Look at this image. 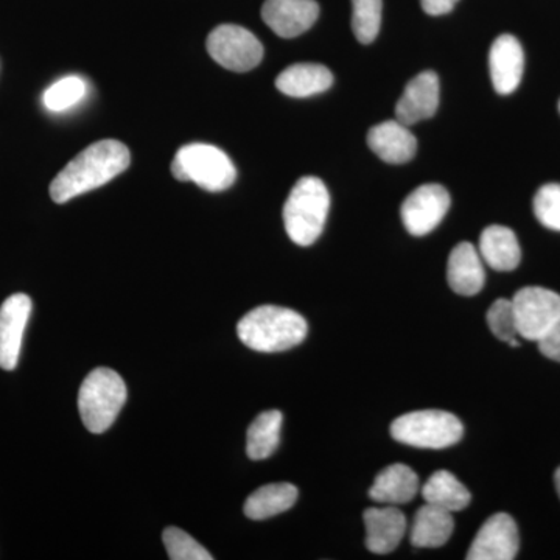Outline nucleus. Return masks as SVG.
Returning a JSON list of instances; mask_svg holds the SVG:
<instances>
[{
  "instance_id": "nucleus-32",
  "label": "nucleus",
  "mask_w": 560,
  "mask_h": 560,
  "mask_svg": "<svg viewBox=\"0 0 560 560\" xmlns=\"http://www.w3.org/2000/svg\"><path fill=\"white\" fill-rule=\"evenodd\" d=\"M555 482H556V489H558L559 499H560V467L558 470H556Z\"/></svg>"
},
{
  "instance_id": "nucleus-14",
  "label": "nucleus",
  "mask_w": 560,
  "mask_h": 560,
  "mask_svg": "<svg viewBox=\"0 0 560 560\" xmlns=\"http://www.w3.org/2000/svg\"><path fill=\"white\" fill-rule=\"evenodd\" d=\"M489 69L493 88L499 94L508 95L517 90L525 70V54L515 36L501 35L493 40Z\"/></svg>"
},
{
  "instance_id": "nucleus-28",
  "label": "nucleus",
  "mask_w": 560,
  "mask_h": 560,
  "mask_svg": "<svg viewBox=\"0 0 560 560\" xmlns=\"http://www.w3.org/2000/svg\"><path fill=\"white\" fill-rule=\"evenodd\" d=\"M534 213L545 228L560 231V184H545L537 190Z\"/></svg>"
},
{
  "instance_id": "nucleus-25",
  "label": "nucleus",
  "mask_w": 560,
  "mask_h": 560,
  "mask_svg": "<svg viewBox=\"0 0 560 560\" xmlns=\"http://www.w3.org/2000/svg\"><path fill=\"white\" fill-rule=\"evenodd\" d=\"M382 0H352V31L361 44L377 39L382 27Z\"/></svg>"
},
{
  "instance_id": "nucleus-15",
  "label": "nucleus",
  "mask_w": 560,
  "mask_h": 560,
  "mask_svg": "<svg viewBox=\"0 0 560 560\" xmlns=\"http://www.w3.org/2000/svg\"><path fill=\"white\" fill-rule=\"evenodd\" d=\"M366 547L374 555H389L399 547L407 533V518L399 508H370L364 511Z\"/></svg>"
},
{
  "instance_id": "nucleus-10",
  "label": "nucleus",
  "mask_w": 560,
  "mask_h": 560,
  "mask_svg": "<svg viewBox=\"0 0 560 560\" xmlns=\"http://www.w3.org/2000/svg\"><path fill=\"white\" fill-rule=\"evenodd\" d=\"M521 537L511 515L495 514L489 518L471 541L467 560H512L517 558Z\"/></svg>"
},
{
  "instance_id": "nucleus-22",
  "label": "nucleus",
  "mask_w": 560,
  "mask_h": 560,
  "mask_svg": "<svg viewBox=\"0 0 560 560\" xmlns=\"http://www.w3.org/2000/svg\"><path fill=\"white\" fill-rule=\"evenodd\" d=\"M300 490L291 482L267 485L250 493L245 503L246 517L253 521H265L282 512L291 510L296 503Z\"/></svg>"
},
{
  "instance_id": "nucleus-12",
  "label": "nucleus",
  "mask_w": 560,
  "mask_h": 560,
  "mask_svg": "<svg viewBox=\"0 0 560 560\" xmlns=\"http://www.w3.org/2000/svg\"><path fill=\"white\" fill-rule=\"evenodd\" d=\"M318 16L315 0H267L261 7L265 24L280 38H296L311 31Z\"/></svg>"
},
{
  "instance_id": "nucleus-7",
  "label": "nucleus",
  "mask_w": 560,
  "mask_h": 560,
  "mask_svg": "<svg viewBox=\"0 0 560 560\" xmlns=\"http://www.w3.org/2000/svg\"><path fill=\"white\" fill-rule=\"evenodd\" d=\"M208 51L213 60L232 72H248L264 58V46L257 36L234 24L219 25L210 32Z\"/></svg>"
},
{
  "instance_id": "nucleus-21",
  "label": "nucleus",
  "mask_w": 560,
  "mask_h": 560,
  "mask_svg": "<svg viewBox=\"0 0 560 560\" xmlns=\"http://www.w3.org/2000/svg\"><path fill=\"white\" fill-rule=\"evenodd\" d=\"M455 521L452 512L423 504L415 515L411 526V544L418 548H440L451 539Z\"/></svg>"
},
{
  "instance_id": "nucleus-4",
  "label": "nucleus",
  "mask_w": 560,
  "mask_h": 560,
  "mask_svg": "<svg viewBox=\"0 0 560 560\" xmlns=\"http://www.w3.org/2000/svg\"><path fill=\"white\" fill-rule=\"evenodd\" d=\"M127 401V385L116 371L97 368L84 378L79 393V410L91 433H105Z\"/></svg>"
},
{
  "instance_id": "nucleus-8",
  "label": "nucleus",
  "mask_w": 560,
  "mask_h": 560,
  "mask_svg": "<svg viewBox=\"0 0 560 560\" xmlns=\"http://www.w3.org/2000/svg\"><path fill=\"white\" fill-rule=\"evenodd\" d=\"M518 337L537 341L560 319V294L541 287H526L515 293Z\"/></svg>"
},
{
  "instance_id": "nucleus-24",
  "label": "nucleus",
  "mask_w": 560,
  "mask_h": 560,
  "mask_svg": "<svg viewBox=\"0 0 560 560\" xmlns=\"http://www.w3.org/2000/svg\"><path fill=\"white\" fill-rule=\"evenodd\" d=\"M283 416L278 410L265 411L254 419L248 429L246 452L250 459L270 458L278 451Z\"/></svg>"
},
{
  "instance_id": "nucleus-31",
  "label": "nucleus",
  "mask_w": 560,
  "mask_h": 560,
  "mask_svg": "<svg viewBox=\"0 0 560 560\" xmlns=\"http://www.w3.org/2000/svg\"><path fill=\"white\" fill-rule=\"evenodd\" d=\"M459 0H420V7L430 16H442L451 13Z\"/></svg>"
},
{
  "instance_id": "nucleus-3",
  "label": "nucleus",
  "mask_w": 560,
  "mask_h": 560,
  "mask_svg": "<svg viewBox=\"0 0 560 560\" xmlns=\"http://www.w3.org/2000/svg\"><path fill=\"white\" fill-rule=\"evenodd\" d=\"M329 209L330 195L323 180L316 176L298 180L283 206V224L291 242L311 246L318 241Z\"/></svg>"
},
{
  "instance_id": "nucleus-26",
  "label": "nucleus",
  "mask_w": 560,
  "mask_h": 560,
  "mask_svg": "<svg viewBox=\"0 0 560 560\" xmlns=\"http://www.w3.org/2000/svg\"><path fill=\"white\" fill-rule=\"evenodd\" d=\"M86 81L75 75L65 77L44 92V106L51 113H61L79 105L86 97Z\"/></svg>"
},
{
  "instance_id": "nucleus-9",
  "label": "nucleus",
  "mask_w": 560,
  "mask_h": 560,
  "mask_svg": "<svg viewBox=\"0 0 560 560\" xmlns=\"http://www.w3.org/2000/svg\"><path fill=\"white\" fill-rule=\"evenodd\" d=\"M451 209V195L441 184H423L408 195L400 209L405 228L416 237L430 234L440 226Z\"/></svg>"
},
{
  "instance_id": "nucleus-13",
  "label": "nucleus",
  "mask_w": 560,
  "mask_h": 560,
  "mask_svg": "<svg viewBox=\"0 0 560 560\" xmlns=\"http://www.w3.org/2000/svg\"><path fill=\"white\" fill-rule=\"evenodd\" d=\"M440 106V79L433 70L420 72L405 88L404 95L396 105V117L401 124L411 127L430 119Z\"/></svg>"
},
{
  "instance_id": "nucleus-5",
  "label": "nucleus",
  "mask_w": 560,
  "mask_h": 560,
  "mask_svg": "<svg viewBox=\"0 0 560 560\" xmlns=\"http://www.w3.org/2000/svg\"><path fill=\"white\" fill-rule=\"evenodd\" d=\"M172 173L176 179L191 180L208 191L230 189L237 178L231 158L209 143H189L179 149L172 162Z\"/></svg>"
},
{
  "instance_id": "nucleus-17",
  "label": "nucleus",
  "mask_w": 560,
  "mask_h": 560,
  "mask_svg": "<svg viewBox=\"0 0 560 560\" xmlns=\"http://www.w3.org/2000/svg\"><path fill=\"white\" fill-rule=\"evenodd\" d=\"M448 285L460 296H474L485 287L486 272L477 248L469 242L453 248L447 264Z\"/></svg>"
},
{
  "instance_id": "nucleus-16",
  "label": "nucleus",
  "mask_w": 560,
  "mask_h": 560,
  "mask_svg": "<svg viewBox=\"0 0 560 560\" xmlns=\"http://www.w3.org/2000/svg\"><path fill=\"white\" fill-rule=\"evenodd\" d=\"M368 145L388 164H405L415 158L418 140L410 127L399 120H386L375 125L368 135Z\"/></svg>"
},
{
  "instance_id": "nucleus-27",
  "label": "nucleus",
  "mask_w": 560,
  "mask_h": 560,
  "mask_svg": "<svg viewBox=\"0 0 560 560\" xmlns=\"http://www.w3.org/2000/svg\"><path fill=\"white\" fill-rule=\"evenodd\" d=\"M165 550L168 552V558L172 560H212L213 556L210 555L205 547H201L194 537L184 533L179 528H167L164 530Z\"/></svg>"
},
{
  "instance_id": "nucleus-2",
  "label": "nucleus",
  "mask_w": 560,
  "mask_h": 560,
  "mask_svg": "<svg viewBox=\"0 0 560 560\" xmlns=\"http://www.w3.org/2000/svg\"><path fill=\"white\" fill-rule=\"evenodd\" d=\"M308 324L300 313L278 305H260L243 316L238 338L256 352L276 353L296 348L307 337Z\"/></svg>"
},
{
  "instance_id": "nucleus-29",
  "label": "nucleus",
  "mask_w": 560,
  "mask_h": 560,
  "mask_svg": "<svg viewBox=\"0 0 560 560\" xmlns=\"http://www.w3.org/2000/svg\"><path fill=\"white\" fill-rule=\"evenodd\" d=\"M486 319H488L490 330L499 340L510 342L518 337L517 318H515L512 301L499 300L493 302Z\"/></svg>"
},
{
  "instance_id": "nucleus-18",
  "label": "nucleus",
  "mask_w": 560,
  "mask_h": 560,
  "mask_svg": "<svg viewBox=\"0 0 560 560\" xmlns=\"http://www.w3.org/2000/svg\"><path fill=\"white\" fill-rule=\"evenodd\" d=\"M334 84V75L326 66L315 62H302L293 65L279 73L276 79V88L282 94L294 98L312 97L323 94Z\"/></svg>"
},
{
  "instance_id": "nucleus-1",
  "label": "nucleus",
  "mask_w": 560,
  "mask_h": 560,
  "mask_svg": "<svg viewBox=\"0 0 560 560\" xmlns=\"http://www.w3.org/2000/svg\"><path fill=\"white\" fill-rule=\"evenodd\" d=\"M130 162V150L119 140H98L73 158L51 180V200L65 205L79 195L98 189L127 171Z\"/></svg>"
},
{
  "instance_id": "nucleus-33",
  "label": "nucleus",
  "mask_w": 560,
  "mask_h": 560,
  "mask_svg": "<svg viewBox=\"0 0 560 560\" xmlns=\"http://www.w3.org/2000/svg\"><path fill=\"white\" fill-rule=\"evenodd\" d=\"M559 109H560V102H559Z\"/></svg>"
},
{
  "instance_id": "nucleus-6",
  "label": "nucleus",
  "mask_w": 560,
  "mask_h": 560,
  "mask_svg": "<svg viewBox=\"0 0 560 560\" xmlns=\"http://www.w3.org/2000/svg\"><path fill=\"white\" fill-rule=\"evenodd\" d=\"M463 434L460 420L441 410L408 412L390 425L394 440L418 448H447L459 442Z\"/></svg>"
},
{
  "instance_id": "nucleus-30",
  "label": "nucleus",
  "mask_w": 560,
  "mask_h": 560,
  "mask_svg": "<svg viewBox=\"0 0 560 560\" xmlns=\"http://www.w3.org/2000/svg\"><path fill=\"white\" fill-rule=\"evenodd\" d=\"M536 342L539 345L540 352L544 353L547 359L560 363V319L547 334L541 335Z\"/></svg>"
},
{
  "instance_id": "nucleus-20",
  "label": "nucleus",
  "mask_w": 560,
  "mask_h": 560,
  "mask_svg": "<svg viewBox=\"0 0 560 560\" xmlns=\"http://www.w3.org/2000/svg\"><path fill=\"white\" fill-rule=\"evenodd\" d=\"M481 259L495 271H512L522 260L517 235L506 226L486 228L480 237Z\"/></svg>"
},
{
  "instance_id": "nucleus-11",
  "label": "nucleus",
  "mask_w": 560,
  "mask_h": 560,
  "mask_svg": "<svg viewBox=\"0 0 560 560\" xmlns=\"http://www.w3.org/2000/svg\"><path fill=\"white\" fill-rule=\"evenodd\" d=\"M32 300L16 293L0 307V368L13 371L20 361L25 327L32 315Z\"/></svg>"
},
{
  "instance_id": "nucleus-23",
  "label": "nucleus",
  "mask_w": 560,
  "mask_h": 560,
  "mask_svg": "<svg viewBox=\"0 0 560 560\" xmlns=\"http://www.w3.org/2000/svg\"><path fill=\"white\" fill-rule=\"evenodd\" d=\"M422 497L427 503L448 512L466 510L471 501L469 489L447 470H438L423 485Z\"/></svg>"
},
{
  "instance_id": "nucleus-19",
  "label": "nucleus",
  "mask_w": 560,
  "mask_h": 560,
  "mask_svg": "<svg viewBox=\"0 0 560 560\" xmlns=\"http://www.w3.org/2000/svg\"><path fill=\"white\" fill-rule=\"evenodd\" d=\"M418 492L419 477L416 471L405 464H393L377 475L370 489V497L377 503L397 506L410 503Z\"/></svg>"
}]
</instances>
